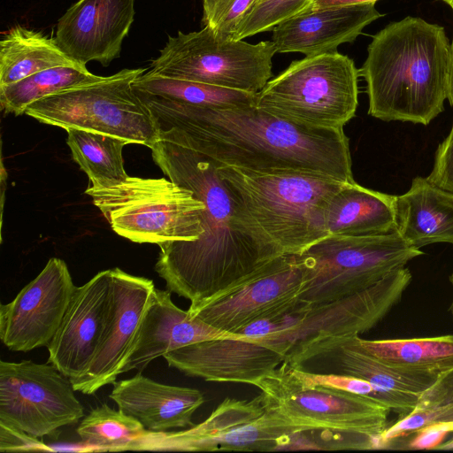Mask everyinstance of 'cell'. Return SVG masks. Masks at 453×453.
I'll return each mask as SVG.
<instances>
[{"instance_id":"1","label":"cell","mask_w":453,"mask_h":453,"mask_svg":"<svg viewBox=\"0 0 453 453\" xmlns=\"http://www.w3.org/2000/svg\"><path fill=\"white\" fill-rule=\"evenodd\" d=\"M152 158L169 180L204 203L203 233L195 241L159 245L155 271L166 289L190 301L193 315L283 255L243 211L218 165L186 144L173 128L159 130Z\"/></svg>"},{"instance_id":"2","label":"cell","mask_w":453,"mask_h":453,"mask_svg":"<svg viewBox=\"0 0 453 453\" xmlns=\"http://www.w3.org/2000/svg\"><path fill=\"white\" fill-rule=\"evenodd\" d=\"M158 130L173 128L219 166L260 173H307L355 182L343 128L298 124L255 104L203 106L137 93Z\"/></svg>"},{"instance_id":"3","label":"cell","mask_w":453,"mask_h":453,"mask_svg":"<svg viewBox=\"0 0 453 453\" xmlns=\"http://www.w3.org/2000/svg\"><path fill=\"white\" fill-rule=\"evenodd\" d=\"M450 42L438 24L408 16L372 36L359 76L368 114L428 125L448 98Z\"/></svg>"},{"instance_id":"4","label":"cell","mask_w":453,"mask_h":453,"mask_svg":"<svg viewBox=\"0 0 453 453\" xmlns=\"http://www.w3.org/2000/svg\"><path fill=\"white\" fill-rule=\"evenodd\" d=\"M218 172L261 233L288 255H299L327 236L324 208L347 183L307 173H260L219 165Z\"/></svg>"},{"instance_id":"5","label":"cell","mask_w":453,"mask_h":453,"mask_svg":"<svg viewBox=\"0 0 453 453\" xmlns=\"http://www.w3.org/2000/svg\"><path fill=\"white\" fill-rule=\"evenodd\" d=\"M359 71L338 51L293 61L257 93L255 105L311 127L343 128L358 105Z\"/></svg>"},{"instance_id":"6","label":"cell","mask_w":453,"mask_h":453,"mask_svg":"<svg viewBox=\"0 0 453 453\" xmlns=\"http://www.w3.org/2000/svg\"><path fill=\"white\" fill-rule=\"evenodd\" d=\"M119 235L137 243L195 241L203 233L204 203L165 178L128 177L109 188L86 190Z\"/></svg>"},{"instance_id":"7","label":"cell","mask_w":453,"mask_h":453,"mask_svg":"<svg viewBox=\"0 0 453 453\" xmlns=\"http://www.w3.org/2000/svg\"><path fill=\"white\" fill-rule=\"evenodd\" d=\"M422 254L397 232L327 235L297 255L303 272L298 299L313 305L363 291Z\"/></svg>"},{"instance_id":"8","label":"cell","mask_w":453,"mask_h":453,"mask_svg":"<svg viewBox=\"0 0 453 453\" xmlns=\"http://www.w3.org/2000/svg\"><path fill=\"white\" fill-rule=\"evenodd\" d=\"M146 70L123 69L98 81L48 96L31 104L25 114L65 130L101 133L151 149L159 130L132 87Z\"/></svg>"},{"instance_id":"9","label":"cell","mask_w":453,"mask_h":453,"mask_svg":"<svg viewBox=\"0 0 453 453\" xmlns=\"http://www.w3.org/2000/svg\"><path fill=\"white\" fill-rule=\"evenodd\" d=\"M272 41L251 44L224 37L208 26L169 36L150 72L157 75L258 93L272 78Z\"/></svg>"},{"instance_id":"10","label":"cell","mask_w":453,"mask_h":453,"mask_svg":"<svg viewBox=\"0 0 453 453\" xmlns=\"http://www.w3.org/2000/svg\"><path fill=\"white\" fill-rule=\"evenodd\" d=\"M255 387L260 389L266 410L306 430L357 434L378 439L388 427L391 411L387 406L347 391L306 386L296 377L287 361Z\"/></svg>"},{"instance_id":"11","label":"cell","mask_w":453,"mask_h":453,"mask_svg":"<svg viewBox=\"0 0 453 453\" xmlns=\"http://www.w3.org/2000/svg\"><path fill=\"white\" fill-rule=\"evenodd\" d=\"M53 364L0 361V423L40 438L77 423L84 409Z\"/></svg>"},{"instance_id":"12","label":"cell","mask_w":453,"mask_h":453,"mask_svg":"<svg viewBox=\"0 0 453 453\" xmlns=\"http://www.w3.org/2000/svg\"><path fill=\"white\" fill-rule=\"evenodd\" d=\"M407 267L397 269L372 287L319 304H304L291 328L253 338L287 357L294 347L321 335L363 334L374 327L402 300L411 282Z\"/></svg>"},{"instance_id":"13","label":"cell","mask_w":453,"mask_h":453,"mask_svg":"<svg viewBox=\"0 0 453 453\" xmlns=\"http://www.w3.org/2000/svg\"><path fill=\"white\" fill-rule=\"evenodd\" d=\"M306 429L265 409L261 394L251 400L226 398L202 423L168 433V449L186 451H275Z\"/></svg>"},{"instance_id":"14","label":"cell","mask_w":453,"mask_h":453,"mask_svg":"<svg viewBox=\"0 0 453 453\" xmlns=\"http://www.w3.org/2000/svg\"><path fill=\"white\" fill-rule=\"evenodd\" d=\"M359 337L356 334L317 336L292 348L285 361L308 372L364 379L417 403L441 375L382 361L362 348Z\"/></svg>"},{"instance_id":"15","label":"cell","mask_w":453,"mask_h":453,"mask_svg":"<svg viewBox=\"0 0 453 453\" xmlns=\"http://www.w3.org/2000/svg\"><path fill=\"white\" fill-rule=\"evenodd\" d=\"M76 286L66 263L50 258L42 272L0 306V339L12 351L48 347L58 330Z\"/></svg>"},{"instance_id":"16","label":"cell","mask_w":453,"mask_h":453,"mask_svg":"<svg viewBox=\"0 0 453 453\" xmlns=\"http://www.w3.org/2000/svg\"><path fill=\"white\" fill-rule=\"evenodd\" d=\"M303 286V272L297 255L283 254L237 288L203 306L193 317L234 334L252 321L294 307Z\"/></svg>"},{"instance_id":"17","label":"cell","mask_w":453,"mask_h":453,"mask_svg":"<svg viewBox=\"0 0 453 453\" xmlns=\"http://www.w3.org/2000/svg\"><path fill=\"white\" fill-rule=\"evenodd\" d=\"M108 314L97 351L88 371L71 380L75 391L92 395L114 384L134 347L148 307L154 283L151 280L111 269Z\"/></svg>"},{"instance_id":"18","label":"cell","mask_w":453,"mask_h":453,"mask_svg":"<svg viewBox=\"0 0 453 453\" xmlns=\"http://www.w3.org/2000/svg\"><path fill=\"white\" fill-rule=\"evenodd\" d=\"M163 357L188 376L253 386L286 360L273 347L239 334L189 344Z\"/></svg>"},{"instance_id":"19","label":"cell","mask_w":453,"mask_h":453,"mask_svg":"<svg viewBox=\"0 0 453 453\" xmlns=\"http://www.w3.org/2000/svg\"><path fill=\"white\" fill-rule=\"evenodd\" d=\"M134 0H79L59 19L55 40L72 58L108 66L134 19Z\"/></svg>"},{"instance_id":"20","label":"cell","mask_w":453,"mask_h":453,"mask_svg":"<svg viewBox=\"0 0 453 453\" xmlns=\"http://www.w3.org/2000/svg\"><path fill=\"white\" fill-rule=\"evenodd\" d=\"M111 269L76 287L62 323L48 345L49 362L71 380L89 368L104 332L111 296Z\"/></svg>"},{"instance_id":"21","label":"cell","mask_w":453,"mask_h":453,"mask_svg":"<svg viewBox=\"0 0 453 453\" xmlns=\"http://www.w3.org/2000/svg\"><path fill=\"white\" fill-rule=\"evenodd\" d=\"M380 17L375 2L306 11L277 24L272 30V42L276 53L299 52L309 57L337 51L341 44L353 42Z\"/></svg>"},{"instance_id":"22","label":"cell","mask_w":453,"mask_h":453,"mask_svg":"<svg viewBox=\"0 0 453 453\" xmlns=\"http://www.w3.org/2000/svg\"><path fill=\"white\" fill-rule=\"evenodd\" d=\"M171 294L167 289H153L134 347L120 374L132 370L142 371L155 358L187 345L237 334L220 331L192 317L188 310L174 304Z\"/></svg>"},{"instance_id":"23","label":"cell","mask_w":453,"mask_h":453,"mask_svg":"<svg viewBox=\"0 0 453 453\" xmlns=\"http://www.w3.org/2000/svg\"><path fill=\"white\" fill-rule=\"evenodd\" d=\"M109 397L151 432L194 426L192 416L204 403L198 389L162 384L141 372L116 381Z\"/></svg>"},{"instance_id":"24","label":"cell","mask_w":453,"mask_h":453,"mask_svg":"<svg viewBox=\"0 0 453 453\" xmlns=\"http://www.w3.org/2000/svg\"><path fill=\"white\" fill-rule=\"evenodd\" d=\"M394 208L396 232L409 245L453 244L452 192L418 176L407 192L395 196Z\"/></svg>"},{"instance_id":"25","label":"cell","mask_w":453,"mask_h":453,"mask_svg":"<svg viewBox=\"0 0 453 453\" xmlns=\"http://www.w3.org/2000/svg\"><path fill=\"white\" fill-rule=\"evenodd\" d=\"M395 196L356 182L345 183L324 208L327 235L365 236L396 232Z\"/></svg>"},{"instance_id":"26","label":"cell","mask_w":453,"mask_h":453,"mask_svg":"<svg viewBox=\"0 0 453 453\" xmlns=\"http://www.w3.org/2000/svg\"><path fill=\"white\" fill-rule=\"evenodd\" d=\"M43 33L22 26L6 31L0 41V86L58 66H83Z\"/></svg>"},{"instance_id":"27","label":"cell","mask_w":453,"mask_h":453,"mask_svg":"<svg viewBox=\"0 0 453 453\" xmlns=\"http://www.w3.org/2000/svg\"><path fill=\"white\" fill-rule=\"evenodd\" d=\"M66 143L73 160L88 175L93 188H109L129 177L124 169L122 150L129 142L109 134L69 128Z\"/></svg>"},{"instance_id":"28","label":"cell","mask_w":453,"mask_h":453,"mask_svg":"<svg viewBox=\"0 0 453 453\" xmlns=\"http://www.w3.org/2000/svg\"><path fill=\"white\" fill-rule=\"evenodd\" d=\"M362 348L388 364L439 374L453 367V334L409 339L365 340Z\"/></svg>"},{"instance_id":"29","label":"cell","mask_w":453,"mask_h":453,"mask_svg":"<svg viewBox=\"0 0 453 453\" xmlns=\"http://www.w3.org/2000/svg\"><path fill=\"white\" fill-rule=\"evenodd\" d=\"M83 66H58L32 74L17 82L0 86V104L4 114L25 113L33 103L74 87L102 80Z\"/></svg>"},{"instance_id":"30","label":"cell","mask_w":453,"mask_h":453,"mask_svg":"<svg viewBox=\"0 0 453 453\" xmlns=\"http://www.w3.org/2000/svg\"><path fill=\"white\" fill-rule=\"evenodd\" d=\"M134 92L203 106H247L255 104L257 94L157 75L150 71L132 83Z\"/></svg>"},{"instance_id":"31","label":"cell","mask_w":453,"mask_h":453,"mask_svg":"<svg viewBox=\"0 0 453 453\" xmlns=\"http://www.w3.org/2000/svg\"><path fill=\"white\" fill-rule=\"evenodd\" d=\"M76 431L88 446L123 450L136 449L148 430L134 418L104 403L83 417Z\"/></svg>"},{"instance_id":"32","label":"cell","mask_w":453,"mask_h":453,"mask_svg":"<svg viewBox=\"0 0 453 453\" xmlns=\"http://www.w3.org/2000/svg\"><path fill=\"white\" fill-rule=\"evenodd\" d=\"M290 366L296 377L306 386H323L359 395L387 406L402 417L413 411L418 404L415 401L380 388L364 379L348 375L312 373Z\"/></svg>"},{"instance_id":"33","label":"cell","mask_w":453,"mask_h":453,"mask_svg":"<svg viewBox=\"0 0 453 453\" xmlns=\"http://www.w3.org/2000/svg\"><path fill=\"white\" fill-rule=\"evenodd\" d=\"M311 0H256L236 27L234 40L272 31L280 22L304 12Z\"/></svg>"},{"instance_id":"34","label":"cell","mask_w":453,"mask_h":453,"mask_svg":"<svg viewBox=\"0 0 453 453\" xmlns=\"http://www.w3.org/2000/svg\"><path fill=\"white\" fill-rule=\"evenodd\" d=\"M441 421H453V403L426 408L416 407L380 434L378 438L380 447L386 448L396 439L414 434L426 426Z\"/></svg>"},{"instance_id":"35","label":"cell","mask_w":453,"mask_h":453,"mask_svg":"<svg viewBox=\"0 0 453 453\" xmlns=\"http://www.w3.org/2000/svg\"><path fill=\"white\" fill-rule=\"evenodd\" d=\"M256 0H203V21L219 35L233 39L240 21Z\"/></svg>"},{"instance_id":"36","label":"cell","mask_w":453,"mask_h":453,"mask_svg":"<svg viewBox=\"0 0 453 453\" xmlns=\"http://www.w3.org/2000/svg\"><path fill=\"white\" fill-rule=\"evenodd\" d=\"M426 179L434 186L453 193V124L449 135L436 150L434 167Z\"/></svg>"},{"instance_id":"37","label":"cell","mask_w":453,"mask_h":453,"mask_svg":"<svg viewBox=\"0 0 453 453\" xmlns=\"http://www.w3.org/2000/svg\"><path fill=\"white\" fill-rule=\"evenodd\" d=\"M0 450L53 451L51 448L21 430L0 423Z\"/></svg>"},{"instance_id":"38","label":"cell","mask_w":453,"mask_h":453,"mask_svg":"<svg viewBox=\"0 0 453 453\" xmlns=\"http://www.w3.org/2000/svg\"><path fill=\"white\" fill-rule=\"evenodd\" d=\"M449 403H453V367L442 372L438 380L421 394L416 407L426 408Z\"/></svg>"},{"instance_id":"39","label":"cell","mask_w":453,"mask_h":453,"mask_svg":"<svg viewBox=\"0 0 453 453\" xmlns=\"http://www.w3.org/2000/svg\"><path fill=\"white\" fill-rule=\"evenodd\" d=\"M450 433H453V421H441L426 426L414 434L415 436L409 442L408 449H437Z\"/></svg>"},{"instance_id":"40","label":"cell","mask_w":453,"mask_h":453,"mask_svg":"<svg viewBox=\"0 0 453 453\" xmlns=\"http://www.w3.org/2000/svg\"><path fill=\"white\" fill-rule=\"evenodd\" d=\"M378 0H311L308 8L304 11L321 9L330 6L355 4L362 3L377 2Z\"/></svg>"},{"instance_id":"41","label":"cell","mask_w":453,"mask_h":453,"mask_svg":"<svg viewBox=\"0 0 453 453\" xmlns=\"http://www.w3.org/2000/svg\"><path fill=\"white\" fill-rule=\"evenodd\" d=\"M453 10V2L449 4ZM448 99L453 108V39L450 42V54H449V88Z\"/></svg>"},{"instance_id":"42","label":"cell","mask_w":453,"mask_h":453,"mask_svg":"<svg viewBox=\"0 0 453 453\" xmlns=\"http://www.w3.org/2000/svg\"><path fill=\"white\" fill-rule=\"evenodd\" d=\"M437 449H443V450L453 449V439H451L444 443H441L437 448Z\"/></svg>"},{"instance_id":"43","label":"cell","mask_w":453,"mask_h":453,"mask_svg":"<svg viewBox=\"0 0 453 453\" xmlns=\"http://www.w3.org/2000/svg\"><path fill=\"white\" fill-rule=\"evenodd\" d=\"M449 281L451 283V286L453 288V271L449 276ZM449 311L451 313V316H452V319H453V298H452V302H451V304H450V307H449Z\"/></svg>"},{"instance_id":"44","label":"cell","mask_w":453,"mask_h":453,"mask_svg":"<svg viewBox=\"0 0 453 453\" xmlns=\"http://www.w3.org/2000/svg\"><path fill=\"white\" fill-rule=\"evenodd\" d=\"M442 1L445 2L448 4L453 2V0H442Z\"/></svg>"}]
</instances>
